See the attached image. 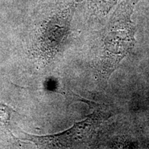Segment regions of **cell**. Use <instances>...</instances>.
<instances>
[{"instance_id": "obj_3", "label": "cell", "mask_w": 149, "mask_h": 149, "mask_svg": "<svg viewBox=\"0 0 149 149\" xmlns=\"http://www.w3.org/2000/svg\"><path fill=\"white\" fill-rule=\"evenodd\" d=\"M14 110L4 104L0 103V123L7 126L10 123V117Z\"/></svg>"}, {"instance_id": "obj_1", "label": "cell", "mask_w": 149, "mask_h": 149, "mask_svg": "<svg viewBox=\"0 0 149 149\" xmlns=\"http://www.w3.org/2000/svg\"><path fill=\"white\" fill-rule=\"evenodd\" d=\"M134 30L127 8L115 12L104 43V67L111 73L134 45Z\"/></svg>"}, {"instance_id": "obj_2", "label": "cell", "mask_w": 149, "mask_h": 149, "mask_svg": "<svg viewBox=\"0 0 149 149\" xmlns=\"http://www.w3.org/2000/svg\"><path fill=\"white\" fill-rule=\"evenodd\" d=\"M94 113L83 122L77 123L70 130L59 135L48 137L32 136L31 140L37 141L40 146H48L53 144L55 146H72L83 142L92 137L94 131L100 124L112 115L109 106L95 104L93 106Z\"/></svg>"}]
</instances>
